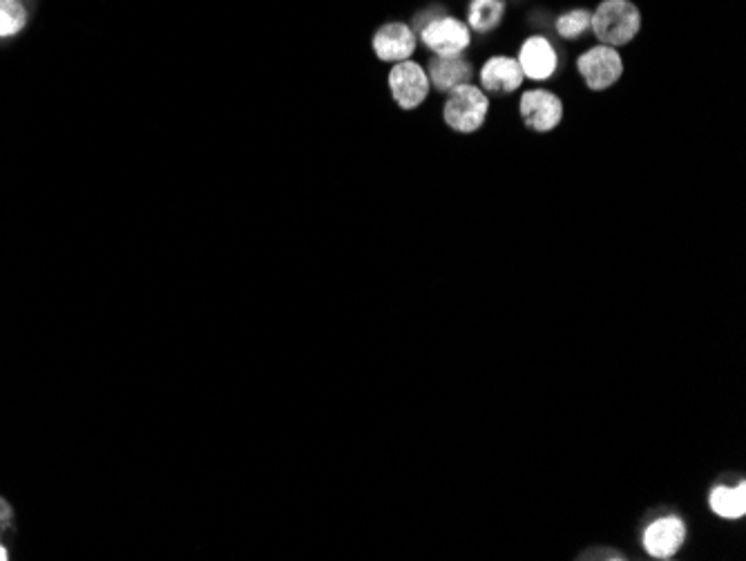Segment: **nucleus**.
I'll list each match as a JSON object with an SVG mask.
<instances>
[{
    "instance_id": "nucleus-1",
    "label": "nucleus",
    "mask_w": 746,
    "mask_h": 561,
    "mask_svg": "<svg viewBox=\"0 0 746 561\" xmlns=\"http://www.w3.org/2000/svg\"><path fill=\"white\" fill-rule=\"evenodd\" d=\"M590 27L604 45H626L642 27V14L630 0H604L592 14Z\"/></svg>"
},
{
    "instance_id": "nucleus-2",
    "label": "nucleus",
    "mask_w": 746,
    "mask_h": 561,
    "mask_svg": "<svg viewBox=\"0 0 746 561\" xmlns=\"http://www.w3.org/2000/svg\"><path fill=\"white\" fill-rule=\"evenodd\" d=\"M487 110H490L487 94L481 88H476V85L465 83L449 92L443 108V119L452 130L470 135V132L483 128Z\"/></svg>"
},
{
    "instance_id": "nucleus-3",
    "label": "nucleus",
    "mask_w": 746,
    "mask_h": 561,
    "mask_svg": "<svg viewBox=\"0 0 746 561\" xmlns=\"http://www.w3.org/2000/svg\"><path fill=\"white\" fill-rule=\"evenodd\" d=\"M577 68L581 79L586 81L590 90H606L610 85H615L621 74H624V63H621V56L610 45H597L588 50L586 54L579 56Z\"/></svg>"
},
{
    "instance_id": "nucleus-4",
    "label": "nucleus",
    "mask_w": 746,
    "mask_h": 561,
    "mask_svg": "<svg viewBox=\"0 0 746 561\" xmlns=\"http://www.w3.org/2000/svg\"><path fill=\"white\" fill-rule=\"evenodd\" d=\"M420 38L438 56H461L472 43L470 27L452 16H441L429 25H423Z\"/></svg>"
},
{
    "instance_id": "nucleus-5",
    "label": "nucleus",
    "mask_w": 746,
    "mask_h": 561,
    "mask_svg": "<svg viewBox=\"0 0 746 561\" xmlns=\"http://www.w3.org/2000/svg\"><path fill=\"white\" fill-rule=\"evenodd\" d=\"M391 97L403 110H414L427 99L429 76L414 61H400L389 72Z\"/></svg>"
},
{
    "instance_id": "nucleus-6",
    "label": "nucleus",
    "mask_w": 746,
    "mask_h": 561,
    "mask_svg": "<svg viewBox=\"0 0 746 561\" xmlns=\"http://www.w3.org/2000/svg\"><path fill=\"white\" fill-rule=\"evenodd\" d=\"M521 117L534 132H550L563 119V103L550 90H528L521 97Z\"/></svg>"
},
{
    "instance_id": "nucleus-7",
    "label": "nucleus",
    "mask_w": 746,
    "mask_h": 561,
    "mask_svg": "<svg viewBox=\"0 0 746 561\" xmlns=\"http://www.w3.org/2000/svg\"><path fill=\"white\" fill-rule=\"evenodd\" d=\"M686 541V526L679 517H662L655 519L644 530V550L653 559H671L679 553V548Z\"/></svg>"
},
{
    "instance_id": "nucleus-8",
    "label": "nucleus",
    "mask_w": 746,
    "mask_h": 561,
    "mask_svg": "<svg viewBox=\"0 0 746 561\" xmlns=\"http://www.w3.org/2000/svg\"><path fill=\"white\" fill-rule=\"evenodd\" d=\"M371 45L380 61H409V56L416 52V34L411 32V27L405 23H387L373 34Z\"/></svg>"
},
{
    "instance_id": "nucleus-9",
    "label": "nucleus",
    "mask_w": 746,
    "mask_h": 561,
    "mask_svg": "<svg viewBox=\"0 0 746 561\" xmlns=\"http://www.w3.org/2000/svg\"><path fill=\"white\" fill-rule=\"evenodd\" d=\"M519 65L523 70V76H528V79L548 81L550 76L557 72L559 61L557 52H554L548 38L530 36L519 52Z\"/></svg>"
},
{
    "instance_id": "nucleus-10",
    "label": "nucleus",
    "mask_w": 746,
    "mask_h": 561,
    "mask_svg": "<svg viewBox=\"0 0 746 561\" xmlns=\"http://www.w3.org/2000/svg\"><path fill=\"white\" fill-rule=\"evenodd\" d=\"M478 79H481L483 90L487 92L512 94L521 88L525 76L516 59H510V56H492V59L483 65Z\"/></svg>"
},
{
    "instance_id": "nucleus-11",
    "label": "nucleus",
    "mask_w": 746,
    "mask_h": 561,
    "mask_svg": "<svg viewBox=\"0 0 746 561\" xmlns=\"http://www.w3.org/2000/svg\"><path fill=\"white\" fill-rule=\"evenodd\" d=\"M472 63L461 59V56H436L429 63V79H432L434 88L441 92H452L458 85L470 83L472 79Z\"/></svg>"
},
{
    "instance_id": "nucleus-12",
    "label": "nucleus",
    "mask_w": 746,
    "mask_h": 561,
    "mask_svg": "<svg viewBox=\"0 0 746 561\" xmlns=\"http://www.w3.org/2000/svg\"><path fill=\"white\" fill-rule=\"evenodd\" d=\"M709 508L722 519H742L746 515V483L738 486H715L709 494Z\"/></svg>"
},
{
    "instance_id": "nucleus-13",
    "label": "nucleus",
    "mask_w": 746,
    "mask_h": 561,
    "mask_svg": "<svg viewBox=\"0 0 746 561\" xmlns=\"http://www.w3.org/2000/svg\"><path fill=\"white\" fill-rule=\"evenodd\" d=\"M505 16L503 0H472L470 5V27L476 32L487 34L501 25Z\"/></svg>"
},
{
    "instance_id": "nucleus-14",
    "label": "nucleus",
    "mask_w": 746,
    "mask_h": 561,
    "mask_svg": "<svg viewBox=\"0 0 746 561\" xmlns=\"http://www.w3.org/2000/svg\"><path fill=\"white\" fill-rule=\"evenodd\" d=\"M30 14L23 0H0V38L18 36L23 30Z\"/></svg>"
},
{
    "instance_id": "nucleus-15",
    "label": "nucleus",
    "mask_w": 746,
    "mask_h": 561,
    "mask_svg": "<svg viewBox=\"0 0 746 561\" xmlns=\"http://www.w3.org/2000/svg\"><path fill=\"white\" fill-rule=\"evenodd\" d=\"M592 14L586 12V9H572V12L559 16L557 21V32L563 38H577L590 27Z\"/></svg>"
},
{
    "instance_id": "nucleus-16",
    "label": "nucleus",
    "mask_w": 746,
    "mask_h": 561,
    "mask_svg": "<svg viewBox=\"0 0 746 561\" xmlns=\"http://www.w3.org/2000/svg\"><path fill=\"white\" fill-rule=\"evenodd\" d=\"M9 517H12V510H9L7 503L0 499V521H9Z\"/></svg>"
},
{
    "instance_id": "nucleus-17",
    "label": "nucleus",
    "mask_w": 746,
    "mask_h": 561,
    "mask_svg": "<svg viewBox=\"0 0 746 561\" xmlns=\"http://www.w3.org/2000/svg\"><path fill=\"white\" fill-rule=\"evenodd\" d=\"M5 559H7V550L0 546V561H5Z\"/></svg>"
}]
</instances>
